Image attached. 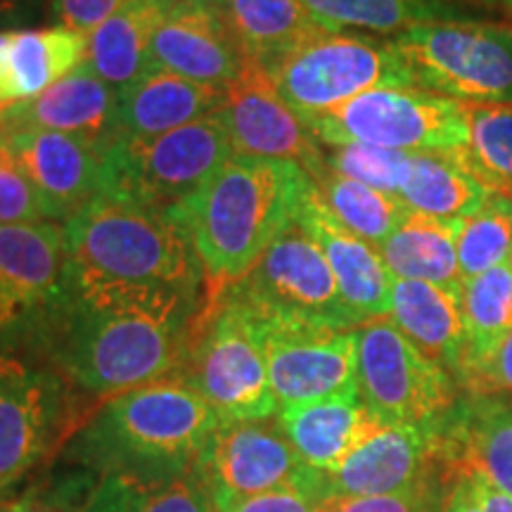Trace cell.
<instances>
[{"label":"cell","instance_id":"cell-1","mask_svg":"<svg viewBox=\"0 0 512 512\" xmlns=\"http://www.w3.org/2000/svg\"><path fill=\"white\" fill-rule=\"evenodd\" d=\"M204 294L72 290L43 358L81 392L117 396L178 377Z\"/></svg>","mask_w":512,"mask_h":512},{"label":"cell","instance_id":"cell-2","mask_svg":"<svg viewBox=\"0 0 512 512\" xmlns=\"http://www.w3.org/2000/svg\"><path fill=\"white\" fill-rule=\"evenodd\" d=\"M313 178L287 159L233 155L181 207L204 271V309L240 283L268 247L297 223ZM202 309V311H204Z\"/></svg>","mask_w":512,"mask_h":512},{"label":"cell","instance_id":"cell-3","mask_svg":"<svg viewBox=\"0 0 512 512\" xmlns=\"http://www.w3.org/2000/svg\"><path fill=\"white\" fill-rule=\"evenodd\" d=\"M72 290L204 294V271L171 209L100 195L64 223Z\"/></svg>","mask_w":512,"mask_h":512},{"label":"cell","instance_id":"cell-4","mask_svg":"<svg viewBox=\"0 0 512 512\" xmlns=\"http://www.w3.org/2000/svg\"><path fill=\"white\" fill-rule=\"evenodd\" d=\"M219 425L188 382L166 377L102 403L67 444V458L100 477H181Z\"/></svg>","mask_w":512,"mask_h":512},{"label":"cell","instance_id":"cell-5","mask_svg":"<svg viewBox=\"0 0 512 512\" xmlns=\"http://www.w3.org/2000/svg\"><path fill=\"white\" fill-rule=\"evenodd\" d=\"M221 422L278 415L259 325L238 299L223 292L200 313L181 373Z\"/></svg>","mask_w":512,"mask_h":512},{"label":"cell","instance_id":"cell-6","mask_svg":"<svg viewBox=\"0 0 512 512\" xmlns=\"http://www.w3.org/2000/svg\"><path fill=\"white\" fill-rule=\"evenodd\" d=\"M266 74L304 121L335 112L375 88L415 86L394 41L344 31H320L280 57Z\"/></svg>","mask_w":512,"mask_h":512},{"label":"cell","instance_id":"cell-7","mask_svg":"<svg viewBox=\"0 0 512 512\" xmlns=\"http://www.w3.org/2000/svg\"><path fill=\"white\" fill-rule=\"evenodd\" d=\"M415 86L465 105H512V27L479 19L425 22L394 38Z\"/></svg>","mask_w":512,"mask_h":512},{"label":"cell","instance_id":"cell-8","mask_svg":"<svg viewBox=\"0 0 512 512\" xmlns=\"http://www.w3.org/2000/svg\"><path fill=\"white\" fill-rule=\"evenodd\" d=\"M323 145H375L408 155H456L467 143L465 102L422 88H375L306 121Z\"/></svg>","mask_w":512,"mask_h":512},{"label":"cell","instance_id":"cell-9","mask_svg":"<svg viewBox=\"0 0 512 512\" xmlns=\"http://www.w3.org/2000/svg\"><path fill=\"white\" fill-rule=\"evenodd\" d=\"M233 155L219 114L155 138H117L105 150V192L159 209H176Z\"/></svg>","mask_w":512,"mask_h":512},{"label":"cell","instance_id":"cell-10","mask_svg":"<svg viewBox=\"0 0 512 512\" xmlns=\"http://www.w3.org/2000/svg\"><path fill=\"white\" fill-rule=\"evenodd\" d=\"M67 299L64 228L0 226V351L43 354Z\"/></svg>","mask_w":512,"mask_h":512},{"label":"cell","instance_id":"cell-11","mask_svg":"<svg viewBox=\"0 0 512 512\" xmlns=\"http://www.w3.org/2000/svg\"><path fill=\"white\" fill-rule=\"evenodd\" d=\"M358 396L384 425L437 427L456 408V382L427 361L389 320L358 325Z\"/></svg>","mask_w":512,"mask_h":512},{"label":"cell","instance_id":"cell-12","mask_svg":"<svg viewBox=\"0 0 512 512\" xmlns=\"http://www.w3.org/2000/svg\"><path fill=\"white\" fill-rule=\"evenodd\" d=\"M226 292L259 320L332 330H356L363 325L342 302L328 261L299 223H292L252 271Z\"/></svg>","mask_w":512,"mask_h":512},{"label":"cell","instance_id":"cell-13","mask_svg":"<svg viewBox=\"0 0 512 512\" xmlns=\"http://www.w3.org/2000/svg\"><path fill=\"white\" fill-rule=\"evenodd\" d=\"M190 475L202 484L219 512L242 498L285 486H313L330 496L328 475L297 456L280 422L273 418L221 422L204 441Z\"/></svg>","mask_w":512,"mask_h":512},{"label":"cell","instance_id":"cell-14","mask_svg":"<svg viewBox=\"0 0 512 512\" xmlns=\"http://www.w3.org/2000/svg\"><path fill=\"white\" fill-rule=\"evenodd\" d=\"M69 382L48 358L0 351V489L36 467L67 430Z\"/></svg>","mask_w":512,"mask_h":512},{"label":"cell","instance_id":"cell-15","mask_svg":"<svg viewBox=\"0 0 512 512\" xmlns=\"http://www.w3.org/2000/svg\"><path fill=\"white\" fill-rule=\"evenodd\" d=\"M254 320L266 349L268 380L280 408L358 396L354 330Z\"/></svg>","mask_w":512,"mask_h":512},{"label":"cell","instance_id":"cell-16","mask_svg":"<svg viewBox=\"0 0 512 512\" xmlns=\"http://www.w3.org/2000/svg\"><path fill=\"white\" fill-rule=\"evenodd\" d=\"M216 114L226 126L235 155L287 159L304 166L311 178L325 171L323 143L280 98L266 69L247 64L240 79L226 86Z\"/></svg>","mask_w":512,"mask_h":512},{"label":"cell","instance_id":"cell-17","mask_svg":"<svg viewBox=\"0 0 512 512\" xmlns=\"http://www.w3.org/2000/svg\"><path fill=\"white\" fill-rule=\"evenodd\" d=\"M27 174L46 221H69L107 190L105 147L55 131L3 133Z\"/></svg>","mask_w":512,"mask_h":512},{"label":"cell","instance_id":"cell-18","mask_svg":"<svg viewBox=\"0 0 512 512\" xmlns=\"http://www.w3.org/2000/svg\"><path fill=\"white\" fill-rule=\"evenodd\" d=\"M247 64L214 0H178L159 22L147 53V69L221 88L238 81Z\"/></svg>","mask_w":512,"mask_h":512},{"label":"cell","instance_id":"cell-19","mask_svg":"<svg viewBox=\"0 0 512 512\" xmlns=\"http://www.w3.org/2000/svg\"><path fill=\"white\" fill-rule=\"evenodd\" d=\"M297 223L323 252L347 309L361 323L389 316L394 275L382 261L380 249L344 228L320 200L316 185L304 200Z\"/></svg>","mask_w":512,"mask_h":512},{"label":"cell","instance_id":"cell-20","mask_svg":"<svg viewBox=\"0 0 512 512\" xmlns=\"http://www.w3.org/2000/svg\"><path fill=\"white\" fill-rule=\"evenodd\" d=\"M117 110V88L100 79L91 64L83 62L46 93L10 105L3 119V133H72L93 140L107 150L117 140Z\"/></svg>","mask_w":512,"mask_h":512},{"label":"cell","instance_id":"cell-21","mask_svg":"<svg viewBox=\"0 0 512 512\" xmlns=\"http://www.w3.org/2000/svg\"><path fill=\"white\" fill-rule=\"evenodd\" d=\"M437 456V427L382 425L337 467L330 496H389L425 484V470Z\"/></svg>","mask_w":512,"mask_h":512},{"label":"cell","instance_id":"cell-22","mask_svg":"<svg viewBox=\"0 0 512 512\" xmlns=\"http://www.w3.org/2000/svg\"><path fill=\"white\" fill-rule=\"evenodd\" d=\"M437 456L460 477H482L512 496V408L475 399L453 408L437 425Z\"/></svg>","mask_w":512,"mask_h":512},{"label":"cell","instance_id":"cell-23","mask_svg":"<svg viewBox=\"0 0 512 512\" xmlns=\"http://www.w3.org/2000/svg\"><path fill=\"white\" fill-rule=\"evenodd\" d=\"M226 88L147 69L119 91L117 138H155L219 112Z\"/></svg>","mask_w":512,"mask_h":512},{"label":"cell","instance_id":"cell-24","mask_svg":"<svg viewBox=\"0 0 512 512\" xmlns=\"http://www.w3.org/2000/svg\"><path fill=\"white\" fill-rule=\"evenodd\" d=\"M88 57V36L60 27L0 31V105L27 102Z\"/></svg>","mask_w":512,"mask_h":512},{"label":"cell","instance_id":"cell-25","mask_svg":"<svg viewBox=\"0 0 512 512\" xmlns=\"http://www.w3.org/2000/svg\"><path fill=\"white\" fill-rule=\"evenodd\" d=\"M278 422L297 456L323 475H332L384 425L361 396L280 408Z\"/></svg>","mask_w":512,"mask_h":512},{"label":"cell","instance_id":"cell-26","mask_svg":"<svg viewBox=\"0 0 512 512\" xmlns=\"http://www.w3.org/2000/svg\"><path fill=\"white\" fill-rule=\"evenodd\" d=\"M389 320L427 361L456 380L465 349L460 294L422 280L394 278Z\"/></svg>","mask_w":512,"mask_h":512},{"label":"cell","instance_id":"cell-27","mask_svg":"<svg viewBox=\"0 0 512 512\" xmlns=\"http://www.w3.org/2000/svg\"><path fill=\"white\" fill-rule=\"evenodd\" d=\"M249 64L271 69L323 29L302 0H214Z\"/></svg>","mask_w":512,"mask_h":512},{"label":"cell","instance_id":"cell-28","mask_svg":"<svg viewBox=\"0 0 512 512\" xmlns=\"http://www.w3.org/2000/svg\"><path fill=\"white\" fill-rule=\"evenodd\" d=\"M456 233L458 223L408 211L401 226L380 245L382 261L394 278L422 280L460 294L465 278L458 264Z\"/></svg>","mask_w":512,"mask_h":512},{"label":"cell","instance_id":"cell-29","mask_svg":"<svg viewBox=\"0 0 512 512\" xmlns=\"http://www.w3.org/2000/svg\"><path fill=\"white\" fill-rule=\"evenodd\" d=\"M178 0H133L88 36L86 62L110 86L121 88L147 72V53L159 22Z\"/></svg>","mask_w":512,"mask_h":512},{"label":"cell","instance_id":"cell-30","mask_svg":"<svg viewBox=\"0 0 512 512\" xmlns=\"http://www.w3.org/2000/svg\"><path fill=\"white\" fill-rule=\"evenodd\" d=\"M401 200L418 214L437 221L458 223L482 209L491 192L467 174L453 155H413L411 176L401 190Z\"/></svg>","mask_w":512,"mask_h":512},{"label":"cell","instance_id":"cell-31","mask_svg":"<svg viewBox=\"0 0 512 512\" xmlns=\"http://www.w3.org/2000/svg\"><path fill=\"white\" fill-rule=\"evenodd\" d=\"M460 309L465 349L456 380L465 370L484 363L512 330V266L505 264L467 278L460 292Z\"/></svg>","mask_w":512,"mask_h":512},{"label":"cell","instance_id":"cell-32","mask_svg":"<svg viewBox=\"0 0 512 512\" xmlns=\"http://www.w3.org/2000/svg\"><path fill=\"white\" fill-rule=\"evenodd\" d=\"M323 29L403 34L425 22L463 19L448 0H302Z\"/></svg>","mask_w":512,"mask_h":512},{"label":"cell","instance_id":"cell-33","mask_svg":"<svg viewBox=\"0 0 512 512\" xmlns=\"http://www.w3.org/2000/svg\"><path fill=\"white\" fill-rule=\"evenodd\" d=\"M81 512H219L195 477L140 479L107 475L93 486Z\"/></svg>","mask_w":512,"mask_h":512},{"label":"cell","instance_id":"cell-34","mask_svg":"<svg viewBox=\"0 0 512 512\" xmlns=\"http://www.w3.org/2000/svg\"><path fill=\"white\" fill-rule=\"evenodd\" d=\"M320 200L332 216L361 240L380 249V245L408 216L406 202L399 195L375 190L351 178H344L325 166L323 174L313 178Z\"/></svg>","mask_w":512,"mask_h":512},{"label":"cell","instance_id":"cell-35","mask_svg":"<svg viewBox=\"0 0 512 512\" xmlns=\"http://www.w3.org/2000/svg\"><path fill=\"white\" fill-rule=\"evenodd\" d=\"M467 143L456 162L491 195L512 200V105H465Z\"/></svg>","mask_w":512,"mask_h":512},{"label":"cell","instance_id":"cell-36","mask_svg":"<svg viewBox=\"0 0 512 512\" xmlns=\"http://www.w3.org/2000/svg\"><path fill=\"white\" fill-rule=\"evenodd\" d=\"M458 264L463 278H475L512 259V200L491 195L482 209L458 221Z\"/></svg>","mask_w":512,"mask_h":512},{"label":"cell","instance_id":"cell-37","mask_svg":"<svg viewBox=\"0 0 512 512\" xmlns=\"http://www.w3.org/2000/svg\"><path fill=\"white\" fill-rule=\"evenodd\" d=\"M323 155L330 171L389 195H401L413 166V155L408 152L361 143L323 145Z\"/></svg>","mask_w":512,"mask_h":512},{"label":"cell","instance_id":"cell-38","mask_svg":"<svg viewBox=\"0 0 512 512\" xmlns=\"http://www.w3.org/2000/svg\"><path fill=\"white\" fill-rule=\"evenodd\" d=\"M46 221L34 188L19 166L8 138L0 133V226Z\"/></svg>","mask_w":512,"mask_h":512},{"label":"cell","instance_id":"cell-39","mask_svg":"<svg viewBox=\"0 0 512 512\" xmlns=\"http://www.w3.org/2000/svg\"><path fill=\"white\" fill-rule=\"evenodd\" d=\"M316 512H432V491L420 484L389 496H328Z\"/></svg>","mask_w":512,"mask_h":512},{"label":"cell","instance_id":"cell-40","mask_svg":"<svg viewBox=\"0 0 512 512\" xmlns=\"http://www.w3.org/2000/svg\"><path fill=\"white\" fill-rule=\"evenodd\" d=\"M458 382L475 399H496L501 394L512 396V330L494 354L479 366L465 370Z\"/></svg>","mask_w":512,"mask_h":512},{"label":"cell","instance_id":"cell-41","mask_svg":"<svg viewBox=\"0 0 512 512\" xmlns=\"http://www.w3.org/2000/svg\"><path fill=\"white\" fill-rule=\"evenodd\" d=\"M323 498H328L323 489H313V486H285V489L242 498V501L228 505L223 512H316L318 503Z\"/></svg>","mask_w":512,"mask_h":512},{"label":"cell","instance_id":"cell-42","mask_svg":"<svg viewBox=\"0 0 512 512\" xmlns=\"http://www.w3.org/2000/svg\"><path fill=\"white\" fill-rule=\"evenodd\" d=\"M133 0H50V12L60 27L91 36L102 22Z\"/></svg>","mask_w":512,"mask_h":512},{"label":"cell","instance_id":"cell-43","mask_svg":"<svg viewBox=\"0 0 512 512\" xmlns=\"http://www.w3.org/2000/svg\"><path fill=\"white\" fill-rule=\"evenodd\" d=\"M441 512H482V505H479L475 486H472L470 479L460 477L458 482L451 486L444 503H441Z\"/></svg>","mask_w":512,"mask_h":512},{"label":"cell","instance_id":"cell-44","mask_svg":"<svg viewBox=\"0 0 512 512\" xmlns=\"http://www.w3.org/2000/svg\"><path fill=\"white\" fill-rule=\"evenodd\" d=\"M475 486V494L482 505V512H512V496L498 491L496 486H491L482 477H467Z\"/></svg>","mask_w":512,"mask_h":512},{"label":"cell","instance_id":"cell-45","mask_svg":"<svg viewBox=\"0 0 512 512\" xmlns=\"http://www.w3.org/2000/svg\"><path fill=\"white\" fill-rule=\"evenodd\" d=\"M46 0H0V24H22L38 17Z\"/></svg>","mask_w":512,"mask_h":512},{"label":"cell","instance_id":"cell-46","mask_svg":"<svg viewBox=\"0 0 512 512\" xmlns=\"http://www.w3.org/2000/svg\"><path fill=\"white\" fill-rule=\"evenodd\" d=\"M0 512H67L57 505L34 501V498H22V501H10L0 505Z\"/></svg>","mask_w":512,"mask_h":512},{"label":"cell","instance_id":"cell-47","mask_svg":"<svg viewBox=\"0 0 512 512\" xmlns=\"http://www.w3.org/2000/svg\"><path fill=\"white\" fill-rule=\"evenodd\" d=\"M465 3L477 5V8H486V10L510 12L512 15V0H465Z\"/></svg>","mask_w":512,"mask_h":512},{"label":"cell","instance_id":"cell-48","mask_svg":"<svg viewBox=\"0 0 512 512\" xmlns=\"http://www.w3.org/2000/svg\"><path fill=\"white\" fill-rule=\"evenodd\" d=\"M510 266H512V259H510Z\"/></svg>","mask_w":512,"mask_h":512}]
</instances>
